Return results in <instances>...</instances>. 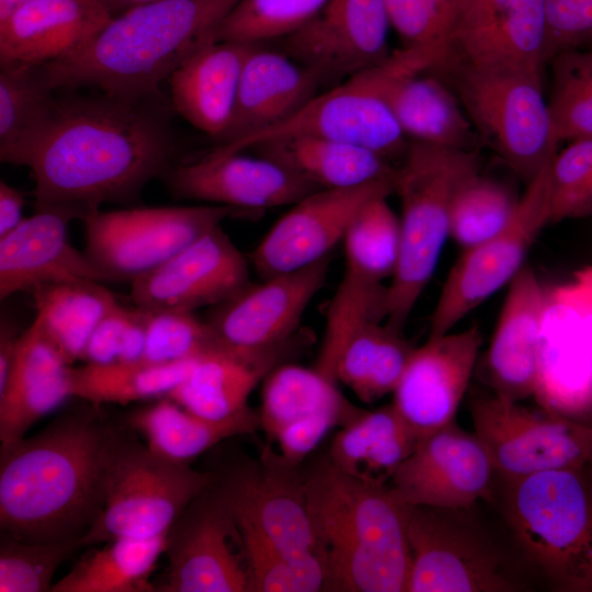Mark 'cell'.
Wrapping results in <instances>:
<instances>
[{"mask_svg":"<svg viewBox=\"0 0 592 592\" xmlns=\"http://www.w3.org/2000/svg\"><path fill=\"white\" fill-rule=\"evenodd\" d=\"M164 98L105 93L56 96L21 166L35 182V209L82 219L103 203H124L173 164L175 137Z\"/></svg>","mask_w":592,"mask_h":592,"instance_id":"1","label":"cell"},{"mask_svg":"<svg viewBox=\"0 0 592 592\" xmlns=\"http://www.w3.org/2000/svg\"><path fill=\"white\" fill-rule=\"evenodd\" d=\"M92 405L0 452V528L29 543L79 542L99 519L123 432Z\"/></svg>","mask_w":592,"mask_h":592,"instance_id":"2","label":"cell"},{"mask_svg":"<svg viewBox=\"0 0 592 592\" xmlns=\"http://www.w3.org/2000/svg\"><path fill=\"white\" fill-rule=\"evenodd\" d=\"M239 0H155L115 16L80 50L42 65L50 87L94 88L127 98H164L160 83L190 55L215 42Z\"/></svg>","mask_w":592,"mask_h":592,"instance_id":"3","label":"cell"},{"mask_svg":"<svg viewBox=\"0 0 592 592\" xmlns=\"http://www.w3.org/2000/svg\"><path fill=\"white\" fill-rule=\"evenodd\" d=\"M304 490L326 591L407 592L408 504L389 483L354 478L328 458L304 478Z\"/></svg>","mask_w":592,"mask_h":592,"instance_id":"4","label":"cell"},{"mask_svg":"<svg viewBox=\"0 0 592 592\" xmlns=\"http://www.w3.org/2000/svg\"><path fill=\"white\" fill-rule=\"evenodd\" d=\"M480 171L477 151L409 140L396 167L401 204L400 250L388 285L385 322L403 332L449 237V215L459 187Z\"/></svg>","mask_w":592,"mask_h":592,"instance_id":"5","label":"cell"},{"mask_svg":"<svg viewBox=\"0 0 592 592\" xmlns=\"http://www.w3.org/2000/svg\"><path fill=\"white\" fill-rule=\"evenodd\" d=\"M504 481V519L524 557L554 590L592 592V474L588 465Z\"/></svg>","mask_w":592,"mask_h":592,"instance_id":"6","label":"cell"},{"mask_svg":"<svg viewBox=\"0 0 592 592\" xmlns=\"http://www.w3.org/2000/svg\"><path fill=\"white\" fill-rule=\"evenodd\" d=\"M442 55L439 49L407 48L391 52L383 62L318 93L285 122L236 145L213 150L232 153L275 138L316 136L366 147L389 161L403 157L409 140L385 96L399 76L429 69Z\"/></svg>","mask_w":592,"mask_h":592,"instance_id":"7","label":"cell"},{"mask_svg":"<svg viewBox=\"0 0 592 592\" xmlns=\"http://www.w3.org/2000/svg\"><path fill=\"white\" fill-rule=\"evenodd\" d=\"M458 98L480 141L528 184L554 158L559 143L543 79L483 71L448 58L429 69Z\"/></svg>","mask_w":592,"mask_h":592,"instance_id":"8","label":"cell"},{"mask_svg":"<svg viewBox=\"0 0 592 592\" xmlns=\"http://www.w3.org/2000/svg\"><path fill=\"white\" fill-rule=\"evenodd\" d=\"M475 506V505H474ZM408 505L407 592H516L526 588L473 508Z\"/></svg>","mask_w":592,"mask_h":592,"instance_id":"9","label":"cell"},{"mask_svg":"<svg viewBox=\"0 0 592 592\" xmlns=\"http://www.w3.org/2000/svg\"><path fill=\"white\" fill-rule=\"evenodd\" d=\"M214 483L213 474L161 458L123 432L109 470L103 510L80 545L167 534Z\"/></svg>","mask_w":592,"mask_h":592,"instance_id":"10","label":"cell"},{"mask_svg":"<svg viewBox=\"0 0 592 592\" xmlns=\"http://www.w3.org/2000/svg\"><path fill=\"white\" fill-rule=\"evenodd\" d=\"M253 215L255 213L214 204L99 209L81 219L84 252L109 281L133 282L224 220Z\"/></svg>","mask_w":592,"mask_h":592,"instance_id":"11","label":"cell"},{"mask_svg":"<svg viewBox=\"0 0 592 592\" xmlns=\"http://www.w3.org/2000/svg\"><path fill=\"white\" fill-rule=\"evenodd\" d=\"M469 411L474 433L504 480L590 463L592 422L545 408L532 410L494 394L476 397Z\"/></svg>","mask_w":592,"mask_h":592,"instance_id":"12","label":"cell"},{"mask_svg":"<svg viewBox=\"0 0 592 592\" xmlns=\"http://www.w3.org/2000/svg\"><path fill=\"white\" fill-rule=\"evenodd\" d=\"M551 162V161H550ZM528 183L508 225L463 250L434 307L430 335L443 334L480 306L524 267L526 254L550 220L549 164Z\"/></svg>","mask_w":592,"mask_h":592,"instance_id":"13","label":"cell"},{"mask_svg":"<svg viewBox=\"0 0 592 592\" xmlns=\"http://www.w3.org/2000/svg\"><path fill=\"white\" fill-rule=\"evenodd\" d=\"M395 181L396 172L365 184L319 189L304 196L291 205L251 253L255 272L263 280L330 255L365 205L395 193Z\"/></svg>","mask_w":592,"mask_h":592,"instance_id":"14","label":"cell"},{"mask_svg":"<svg viewBox=\"0 0 592 592\" xmlns=\"http://www.w3.org/2000/svg\"><path fill=\"white\" fill-rule=\"evenodd\" d=\"M547 42L544 0H465L451 43L440 58L483 71L542 79Z\"/></svg>","mask_w":592,"mask_h":592,"instance_id":"15","label":"cell"},{"mask_svg":"<svg viewBox=\"0 0 592 592\" xmlns=\"http://www.w3.org/2000/svg\"><path fill=\"white\" fill-rule=\"evenodd\" d=\"M208 490L169 530L166 579L156 591H250L246 557L232 545L242 539L238 525L218 491L207 494Z\"/></svg>","mask_w":592,"mask_h":592,"instance_id":"16","label":"cell"},{"mask_svg":"<svg viewBox=\"0 0 592 592\" xmlns=\"http://www.w3.org/2000/svg\"><path fill=\"white\" fill-rule=\"evenodd\" d=\"M345 267L330 300L316 368L335 380V366L349 339L363 326L385 321L388 286L399 258V244L384 226L354 220L343 239Z\"/></svg>","mask_w":592,"mask_h":592,"instance_id":"17","label":"cell"},{"mask_svg":"<svg viewBox=\"0 0 592 592\" xmlns=\"http://www.w3.org/2000/svg\"><path fill=\"white\" fill-rule=\"evenodd\" d=\"M384 0H329L321 11L278 48L316 72L323 86L383 62L391 50Z\"/></svg>","mask_w":592,"mask_h":592,"instance_id":"18","label":"cell"},{"mask_svg":"<svg viewBox=\"0 0 592 592\" xmlns=\"http://www.w3.org/2000/svg\"><path fill=\"white\" fill-rule=\"evenodd\" d=\"M494 474L477 435L454 420L420 440L389 485L408 505L469 508L494 502Z\"/></svg>","mask_w":592,"mask_h":592,"instance_id":"19","label":"cell"},{"mask_svg":"<svg viewBox=\"0 0 592 592\" xmlns=\"http://www.w3.org/2000/svg\"><path fill=\"white\" fill-rule=\"evenodd\" d=\"M338 383L315 368L281 363L263 379L260 428L280 455L296 467L334 426H343L363 409L349 402Z\"/></svg>","mask_w":592,"mask_h":592,"instance_id":"20","label":"cell"},{"mask_svg":"<svg viewBox=\"0 0 592 592\" xmlns=\"http://www.w3.org/2000/svg\"><path fill=\"white\" fill-rule=\"evenodd\" d=\"M240 528L251 530L291 555L319 551L306 504L304 478L282 456L234 469L217 490Z\"/></svg>","mask_w":592,"mask_h":592,"instance_id":"21","label":"cell"},{"mask_svg":"<svg viewBox=\"0 0 592 592\" xmlns=\"http://www.w3.org/2000/svg\"><path fill=\"white\" fill-rule=\"evenodd\" d=\"M248 284L246 258L218 226L135 278L130 298L145 310L193 312L220 305Z\"/></svg>","mask_w":592,"mask_h":592,"instance_id":"22","label":"cell"},{"mask_svg":"<svg viewBox=\"0 0 592 592\" xmlns=\"http://www.w3.org/2000/svg\"><path fill=\"white\" fill-rule=\"evenodd\" d=\"M160 180L177 197L255 214L293 205L320 189L270 158L246 156L242 151L212 150L195 162L173 163Z\"/></svg>","mask_w":592,"mask_h":592,"instance_id":"23","label":"cell"},{"mask_svg":"<svg viewBox=\"0 0 592 592\" xmlns=\"http://www.w3.org/2000/svg\"><path fill=\"white\" fill-rule=\"evenodd\" d=\"M481 343L479 328L469 327L430 335L414 348L392 405L420 440L455 420Z\"/></svg>","mask_w":592,"mask_h":592,"instance_id":"24","label":"cell"},{"mask_svg":"<svg viewBox=\"0 0 592 592\" xmlns=\"http://www.w3.org/2000/svg\"><path fill=\"white\" fill-rule=\"evenodd\" d=\"M331 257L248 284L216 306L207 320L217 339L239 350H261L289 341L309 303L326 283Z\"/></svg>","mask_w":592,"mask_h":592,"instance_id":"25","label":"cell"},{"mask_svg":"<svg viewBox=\"0 0 592 592\" xmlns=\"http://www.w3.org/2000/svg\"><path fill=\"white\" fill-rule=\"evenodd\" d=\"M71 213L54 207L35 209L0 238V298L19 292L72 281H109L107 276L69 241Z\"/></svg>","mask_w":592,"mask_h":592,"instance_id":"26","label":"cell"},{"mask_svg":"<svg viewBox=\"0 0 592 592\" xmlns=\"http://www.w3.org/2000/svg\"><path fill=\"white\" fill-rule=\"evenodd\" d=\"M546 294L531 267L524 266L509 284L485 356L486 380L499 397L521 401L535 396Z\"/></svg>","mask_w":592,"mask_h":592,"instance_id":"27","label":"cell"},{"mask_svg":"<svg viewBox=\"0 0 592 592\" xmlns=\"http://www.w3.org/2000/svg\"><path fill=\"white\" fill-rule=\"evenodd\" d=\"M99 0H33L0 21V67L46 65L83 48L111 20Z\"/></svg>","mask_w":592,"mask_h":592,"instance_id":"28","label":"cell"},{"mask_svg":"<svg viewBox=\"0 0 592 592\" xmlns=\"http://www.w3.org/2000/svg\"><path fill=\"white\" fill-rule=\"evenodd\" d=\"M322 86L309 68L277 48L258 44L244 62L232 119L218 146L236 145L280 125L315 98Z\"/></svg>","mask_w":592,"mask_h":592,"instance_id":"29","label":"cell"},{"mask_svg":"<svg viewBox=\"0 0 592 592\" xmlns=\"http://www.w3.org/2000/svg\"><path fill=\"white\" fill-rule=\"evenodd\" d=\"M70 366L35 316L20 335L0 387V452L22 441L37 420L70 397Z\"/></svg>","mask_w":592,"mask_h":592,"instance_id":"30","label":"cell"},{"mask_svg":"<svg viewBox=\"0 0 592 592\" xmlns=\"http://www.w3.org/2000/svg\"><path fill=\"white\" fill-rule=\"evenodd\" d=\"M257 45L215 41L194 52L167 79L170 107L219 143L232 119L244 62Z\"/></svg>","mask_w":592,"mask_h":592,"instance_id":"31","label":"cell"},{"mask_svg":"<svg viewBox=\"0 0 592 592\" xmlns=\"http://www.w3.org/2000/svg\"><path fill=\"white\" fill-rule=\"evenodd\" d=\"M287 342L261 350L220 343L198 356L189 375L166 397L206 419L229 418L249 407L250 394L282 363Z\"/></svg>","mask_w":592,"mask_h":592,"instance_id":"32","label":"cell"},{"mask_svg":"<svg viewBox=\"0 0 592 592\" xmlns=\"http://www.w3.org/2000/svg\"><path fill=\"white\" fill-rule=\"evenodd\" d=\"M386 101L408 140L477 151L481 143L458 98L428 70L397 77Z\"/></svg>","mask_w":592,"mask_h":592,"instance_id":"33","label":"cell"},{"mask_svg":"<svg viewBox=\"0 0 592 592\" xmlns=\"http://www.w3.org/2000/svg\"><path fill=\"white\" fill-rule=\"evenodd\" d=\"M250 149L320 189L356 186L396 172L391 161L372 149L323 137H282Z\"/></svg>","mask_w":592,"mask_h":592,"instance_id":"34","label":"cell"},{"mask_svg":"<svg viewBox=\"0 0 592 592\" xmlns=\"http://www.w3.org/2000/svg\"><path fill=\"white\" fill-rule=\"evenodd\" d=\"M126 424L141 434L161 458L189 464L219 442L260 429L259 412L250 407L224 420L195 414L164 397L129 413Z\"/></svg>","mask_w":592,"mask_h":592,"instance_id":"35","label":"cell"},{"mask_svg":"<svg viewBox=\"0 0 592 592\" xmlns=\"http://www.w3.org/2000/svg\"><path fill=\"white\" fill-rule=\"evenodd\" d=\"M419 441L390 403L373 411L362 410L341 426L331 442L328 458L354 478L389 483Z\"/></svg>","mask_w":592,"mask_h":592,"instance_id":"36","label":"cell"},{"mask_svg":"<svg viewBox=\"0 0 592 592\" xmlns=\"http://www.w3.org/2000/svg\"><path fill=\"white\" fill-rule=\"evenodd\" d=\"M168 534V533H167ZM167 534L119 537L81 559L53 584L52 592H150L157 560L166 551Z\"/></svg>","mask_w":592,"mask_h":592,"instance_id":"37","label":"cell"},{"mask_svg":"<svg viewBox=\"0 0 592 592\" xmlns=\"http://www.w3.org/2000/svg\"><path fill=\"white\" fill-rule=\"evenodd\" d=\"M413 350L403 332L385 321L369 322L344 345L335 366V380L361 401L373 403L394 392Z\"/></svg>","mask_w":592,"mask_h":592,"instance_id":"38","label":"cell"},{"mask_svg":"<svg viewBox=\"0 0 592 592\" xmlns=\"http://www.w3.org/2000/svg\"><path fill=\"white\" fill-rule=\"evenodd\" d=\"M196 360L159 364L138 360L111 364L84 363L79 367L71 365L70 397L94 407L166 397L189 375Z\"/></svg>","mask_w":592,"mask_h":592,"instance_id":"39","label":"cell"},{"mask_svg":"<svg viewBox=\"0 0 592 592\" xmlns=\"http://www.w3.org/2000/svg\"><path fill=\"white\" fill-rule=\"evenodd\" d=\"M44 331L72 363L80 358L92 331L117 303L101 282L72 281L42 287L32 293Z\"/></svg>","mask_w":592,"mask_h":592,"instance_id":"40","label":"cell"},{"mask_svg":"<svg viewBox=\"0 0 592 592\" xmlns=\"http://www.w3.org/2000/svg\"><path fill=\"white\" fill-rule=\"evenodd\" d=\"M42 65L0 67V160L21 166L56 101Z\"/></svg>","mask_w":592,"mask_h":592,"instance_id":"41","label":"cell"},{"mask_svg":"<svg viewBox=\"0 0 592 592\" xmlns=\"http://www.w3.org/2000/svg\"><path fill=\"white\" fill-rule=\"evenodd\" d=\"M550 62L547 104L557 141L592 138V48L560 52Z\"/></svg>","mask_w":592,"mask_h":592,"instance_id":"42","label":"cell"},{"mask_svg":"<svg viewBox=\"0 0 592 592\" xmlns=\"http://www.w3.org/2000/svg\"><path fill=\"white\" fill-rule=\"evenodd\" d=\"M238 528L250 576V591H326L327 570L321 553L286 554L260 534Z\"/></svg>","mask_w":592,"mask_h":592,"instance_id":"43","label":"cell"},{"mask_svg":"<svg viewBox=\"0 0 592 592\" xmlns=\"http://www.w3.org/2000/svg\"><path fill=\"white\" fill-rule=\"evenodd\" d=\"M517 202L503 184L479 171L459 187L453 200L449 237L463 250L487 240L508 225Z\"/></svg>","mask_w":592,"mask_h":592,"instance_id":"44","label":"cell"},{"mask_svg":"<svg viewBox=\"0 0 592 592\" xmlns=\"http://www.w3.org/2000/svg\"><path fill=\"white\" fill-rule=\"evenodd\" d=\"M329 0H239L220 23L216 41L266 44L298 31Z\"/></svg>","mask_w":592,"mask_h":592,"instance_id":"45","label":"cell"},{"mask_svg":"<svg viewBox=\"0 0 592 592\" xmlns=\"http://www.w3.org/2000/svg\"><path fill=\"white\" fill-rule=\"evenodd\" d=\"M79 542L29 543L1 532L0 592H52L58 567Z\"/></svg>","mask_w":592,"mask_h":592,"instance_id":"46","label":"cell"},{"mask_svg":"<svg viewBox=\"0 0 592 592\" xmlns=\"http://www.w3.org/2000/svg\"><path fill=\"white\" fill-rule=\"evenodd\" d=\"M143 311V361L159 364L197 358L221 343L207 321L200 320L193 312Z\"/></svg>","mask_w":592,"mask_h":592,"instance_id":"47","label":"cell"},{"mask_svg":"<svg viewBox=\"0 0 592 592\" xmlns=\"http://www.w3.org/2000/svg\"><path fill=\"white\" fill-rule=\"evenodd\" d=\"M403 47L445 52L465 0H384Z\"/></svg>","mask_w":592,"mask_h":592,"instance_id":"48","label":"cell"},{"mask_svg":"<svg viewBox=\"0 0 592 592\" xmlns=\"http://www.w3.org/2000/svg\"><path fill=\"white\" fill-rule=\"evenodd\" d=\"M145 348L144 311L118 301L104 315L80 355L84 363L111 364L138 361Z\"/></svg>","mask_w":592,"mask_h":592,"instance_id":"49","label":"cell"},{"mask_svg":"<svg viewBox=\"0 0 592 592\" xmlns=\"http://www.w3.org/2000/svg\"><path fill=\"white\" fill-rule=\"evenodd\" d=\"M592 171V138L569 141L549 164L550 220H563L565 213Z\"/></svg>","mask_w":592,"mask_h":592,"instance_id":"50","label":"cell"},{"mask_svg":"<svg viewBox=\"0 0 592 592\" xmlns=\"http://www.w3.org/2000/svg\"><path fill=\"white\" fill-rule=\"evenodd\" d=\"M548 21L547 62L560 52L592 47V0H544Z\"/></svg>","mask_w":592,"mask_h":592,"instance_id":"51","label":"cell"},{"mask_svg":"<svg viewBox=\"0 0 592 592\" xmlns=\"http://www.w3.org/2000/svg\"><path fill=\"white\" fill-rule=\"evenodd\" d=\"M24 197L15 187L0 181V238L16 228L24 219Z\"/></svg>","mask_w":592,"mask_h":592,"instance_id":"52","label":"cell"},{"mask_svg":"<svg viewBox=\"0 0 592 592\" xmlns=\"http://www.w3.org/2000/svg\"><path fill=\"white\" fill-rule=\"evenodd\" d=\"M22 333V332H21ZM21 333L13 322L1 320L0 326V387L5 383Z\"/></svg>","mask_w":592,"mask_h":592,"instance_id":"53","label":"cell"},{"mask_svg":"<svg viewBox=\"0 0 592 592\" xmlns=\"http://www.w3.org/2000/svg\"><path fill=\"white\" fill-rule=\"evenodd\" d=\"M592 215V171L585 183L568 206L563 219Z\"/></svg>","mask_w":592,"mask_h":592,"instance_id":"54","label":"cell"},{"mask_svg":"<svg viewBox=\"0 0 592 592\" xmlns=\"http://www.w3.org/2000/svg\"><path fill=\"white\" fill-rule=\"evenodd\" d=\"M115 16L133 7L155 0H99Z\"/></svg>","mask_w":592,"mask_h":592,"instance_id":"55","label":"cell"},{"mask_svg":"<svg viewBox=\"0 0 592 592\" xmlns=\"http://www.w3.org/2000/svg\"><path fill=\"white\" fill-rule=\"evenodd\" d=\"M33 0H0V21L8 18L21 5Z\"/></svg>","mask_w":592,"mask_h":592,"instance_id":"56","label":"cell"},{"mask_svg":"<svg viewBox=\"0 0 592 592\" xmlns=\"http://www.w3.org/2000/svg\"><path fill=\"white\" fill-rule=\"evenodd\" d=\"M588 468H589L590 473L592 474V457L590 459V463L588 464Z\"/></svg>","mask_w":592,"mask_h":592,"instance_id":"57","label":"cell"},{"mask_svg":"<svg viewBox=\"0 0 592 592\" xmlns=\"http://www.w3.org/2000/svg\"><path fill=\"white\" fill-rule=\"evenodd\" d=\"M592 48V47H591Z\"/></svg>","mask_w":592,"mask_h":592,"instance_id":"58","label":"cell"}]
</instances>
